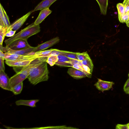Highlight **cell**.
I'll return each mask as SVG.
<instances>
[{
    "label": "cell",
    "instance_id": "6da1fadb",
    "mask_svg": "<svg viewBox=\"0 0 129 129\" xmlns=\"http://www.w3.org/2000/svg\"><path fill=\"white\" fill-rule=\"evenodd\" d=\"M47 63L46 61H43L31 68L27 78L31 84L35 85L48 80L49 72Z\"/></svg>",
    "mask_w": 129,
    "mask_h": 129
},
{
    "label": "cell",
    "instance_id": "7a4b0ae2",
    "mask_svg": "<svg viewBox=\"0 0 129 129\" xmlns=\"http://www.w3.org/2000/svg\"><path fill=\"white\" fill-rule=\"evenodd\" d=\"M40 31V27L39 25H35L34 22L21 30L13 36L6 39L4 42L7 45L19 39L27 40L29 37L37 34Z\"/></svg>",
    "mask_w": 129,
    "mask_h": 129
},
{
    "label": "cell",
    "instance_id": "3957f363",
    "mask_svg": "<svg viewBox=\"0 0 129 129\" xmlns=\"http://www.w3.org/2000/svg\"><path fill=\"white\" fill-rule=\"evenodd\" d=\"M35 47L31 46L27 48L21 50L12 49L6 46L3 47L2 45H0V50L4 53H8L18 55H27L32 54Z\"/></svg>",
    "mask_w": 129,
    "mask_h": 129
},
{
    "label": "cell",
    "instance_id": "277c9868",
    "mask_svg": "<svg viewBox=\"0 0 129 129\" xmlns=\"http://www.w3.org/2000/svg\"><path fill=\"white\" fill-rule=\"evenodd\" d=\"M27 40L23 39L17 40L6 45L8 48L14 50H21L29 47L30 46Z\"/></svg>",
    "mask_w": 129,
    "mask_h": 129
},
{
    "label": "cell",
    "instance_id": "5b68a950",
    "mask_svg": "<svg viewBox=\"0 0 129 129\" xmlns=\"http://www.w3.org/2000/svg\"><path fill=\"white\" fill-rule=\"evenodd\" d=\"M59 41L60 39L58 37L53 38L35 47L33 52L42 51L46 49L57 43Z\"/></svg>",
    "mask_w": 129,
    "mask_h": 129
},
{
    "label": "cell",
    "instance_id": "8992f818",
    "mask_svg": "<svg viewBox=\"0 0 129 129\" xmlns=\"http://www.w3.org/2000/svg\"><path fill=\"white\" fill-rule=\"evenodd\" d=\"M31 12V11L29 12L21 17L17 20L8 28L7 29L6 32L11 30L16 31L18 30L26 21Z\"/></svg>",
    "mask_w": 129,
    "mask_h": 129
},
{
    "label": "cell",
    "instance_id": "52a82bcc",
    "mask_svg": "<svg viewBox=\"0 0 129 129\" xmlns=\"http://www.w3.org/2000/svg\"><path fill=\"white\" fill-rule=\"evenodd\" d=\"M6 56L5 60H13L35 59L38 58L34 54L27 55H18L8 53H5Z\"/></svg>",
    "mask_w": 129,
    "mask_h": 129
},
{
    "label": "cell",
    "instance_id": "ba28073f",
    "mask_svg": "<svg viewBox=\"0 0 129 129\" xmlns=\"http://www.w3.org/2000/svg\"><path fill=\"white\" fill-rule=\"evenodd\" d=\"M114 84V82H113L106 81L98 79V81L94 85L98 90L103 92L112 88V86Z\"/></svg>",
    "mask_w": 129,
    "mask_h": 129
},
{
    "label": "cell",
    "instance_id": "9c48e42d",
    "mask_svg": "<svg viewBox=\"0 0 129 129\" xmlns=\"http://www.w3.org/2000/svg\"><path fill=\"white\" fill-rule=\"evenodd\" d=\"M35 59L13 60H5V63L9 66L19 67L26 66L29 64Z\"/></svg>",
    "mask_w": 129,
    "mask_h": 129
},
{
    "label": "cell",
    "instance_id": "30bf717a",
    "mask_svg": "<svg viewBox=\"0 0 129 129\" xmlns=\"http://www.w3.org/2000/svg\"><path fill=\"white\" fill-rule=\"evenodd\" d=\"M0 86L3 89L10 91V78L4 71H0Z\"/></svg>",
    "mask_w": 129,
    "mask_h": 129
},
{
    "label": "cell",
    "instance_id": "8fae6325",
    "mask_svg": "<svg viewBox=\"0 0 129 129\" xmlns=\"http://www.w3.org/2000/svg\"><path fill=\"white\" fill-rule=\"evenodd\" d=\"M67 73L73 78L77 79L87 77V74L84 72L73 67L69 68Z\"/></svg>",
    "mask_w": 129,
    "mask_h": 129
},
{
    "label": "cell",
    "instance_id": "7c38bea8",
    "mask_svg": "<svg viewBox=\"0 0 129 129\" xmlns=\"http://www.w3.org/2000/svg\"><path fill=\"white\" fill-rule=\"evenodd\" d=\"M49 7L44 8L41 10L38 17L34 22L36 25H39L51 13L52 11Z\"/></svg>",
    "mask_w": 129,
    "mask_h": 129
},
{
    "label": "cell",
    "instance_id": "4fadbf2b",
    "mask_svg": "<svg viewBox=\"0 0 129 129\" xmlns=\"http://www.w3.org/2000/svg\"><path fill=\"white\" fill-rule=\"evenodd\" d=\"M58 61L55 64L59 66L72 67L73 66L68 62L70 61V58L64 55L60 54L57 56Z\"/></svg>",
    "mask_w": 129,
    "mask_h": 129
},
{
    "label": "cell",
    "instance_id": "5bb4252c",
    "mask_svg": "<svg viewBox=\"0 0 129 129\" xmlns=\"http://www.w3.org/2000/svg\"><path fill=\"white\" fill-rule=\"evenodd\" d=\"M57 0H43L36 6L31 11L32 12L38 10H41L44 8L49 7L54 2Z\"/></svg>",
    "mask_w": 129,
    "mask_h": 129
},
{
    "label": "cell",
    "instance_id": "9a60e30c",
    "mask_svg": "<svg viewBox=\"0 0 129 129\" xmlns=\"http://www.w3.org/2000/svg\"><path fill=\"white\" fill-rule=\"evenodd\" d=\"M39 101V100H20L15 102V104L18 106L23 105L34 107H36V103Z\"/></svg>",
    "mask_w": 129,
    "mask_h": 129
},
{
    "label": "cell",
    "instance_id": "2e32d148",
    "mask_svg": "<svg viewBox=\"0 0 129 129\" xmlns=\"http://www.w3.org/2000/svg\"><path fill=\"white\" fill-rule=\"evenodd\" d=\"M96 0L99 6L101 13L104 15H106L108 5V0Z\"/></svg>",
    "mask_w": 129,
    "mask_h": 129
},
{
    "label": "cell",
    "instance_id": "e0dca14e",
    "mask_svg": "<svg viewBox=\"0 0 129 129\" xmlns=\"http://www.w3.org/2000/svg\"><path fill=\"white\" fill-rule=\"evenodd\" d=\"M0 7L2 8L3 12L4 27L7 29L11 25L9 18L1 4H0Z\"/></svg>",
    "mask_w": 129,
    "mask_h": 129
},
{
    "label": "cell",
    "instance_id": "ac0fdd59",
    "mask_svg": "<svg viewBox=\"0 0 129 129\" xmlns=\"http://www.w3.org/2000/svg\"><path fill=\"white\" fill-rule=\"evenodd\" d=\"M23 86V82L16 85L12 88L10 91H12L15 95L20 93L22 90Z\"/></svg>",
    "mask_w": 129,
    "mask_h": 129
},
{
    "label": "cell",
    "instance_id": "d6986e66",
    "mask_svg": "<svg viewBox=\"0 0 129 129\" xmlns=\"http://www.w3.org/2000/svg\"><path fill=\"white\" fill-rule=\"evenodd\" d=\"M53 50V49H51L49 50L35 52L34 54L38 57H48L49 54Z\"/></svg>",
    "mask_w": 129,
    "mask_h": 129
},
{
    "label": "cell",
    "instance_id": "ffe728a7",
    "mask_svg": "<svg viewBox=\"0 0 129 129\" xmlns=\"http://www.w3.org/2000/svg\"><path fill=\"white\" fill-rule=\"evenodd\" d=\"M58 60L57 56L50 55L48 57L46 61L51 66H53Z\"/></svg>",
    "mask_w": 129,
    "mask_h": 129
},
{
    "label": "cell",
    "instance_id": "44dd1931",
    "mask_svg": "<svg viewBox=\"0 0 129 129\" xmlns=\"http://www.w3.org/2000/svg\"><path fill=\"white\" fill-rule=\"evenodd\" d=\"M61 54L64 55L70 59L78 60L77 57V52L63 50V52Z\"/></svg>",
    "mask_w": 129,
    "mask_h": 129
},
{
    "label": "cell",
    "instance_id": "7402d4cb",
    "mask_svg": "<svg viewBox=\"0 0 129 129\" xmlns=\"http://www.w3.org/2000/svg\"><path fill=\"white\" fill-rule=\"evenodd\" d=\"M77 59L80 62L90 57L88 54L86 52L82 53L77 52Z\"/></svg>",
    "mask_w": 129,
    "mask_h": 129
},
{
    "label": "cell",
    "instance_id": "603a6c76",
    "mask_svg": "<svg viewBox=\"0 0 129 129\" xmlns=\"http://www.w3.org/2000/svg\"><path fill=\"white\" fill-rule=\"evenodd\" d=\"M81 62L83 65L88 67L91 70H93V65L90 57L82 61Z\"/></svg>",
    "mask_w": 129,
    "mask_h": 129
},
{
    "label": "cell",
    "instance_id": "cb8c5ba5",
    "mask_svg": "<svg viewBox=\"0 0 129 129\" xmlns=\"http://www.w3.org/2000/svg\"><path fill=\"white\" fill-rule=\"evenodd\" d=\"M7 29L5 27L0 26V45H2L5 36Z\"/></svg>",
    "mask_w": 129,
    "mask_h": 129
},
{
    "label": "cell",
    "instance_id": "d4e9b609",
    "mask_svg": "<svg viewBox=\"0 0 129 129\" xmlns=\"http://www.w3.org/2000/svg\"><path fill=\"white\" fill-rule=\"evenodd\" d=\"M116 7L118 11V18H119L124 14V7L122 3H118L117 4Z\"/></svg>",
    "mask_w": 129,
    "mask_h": 129
},
{
    "label": "cell",
    "instance_id": "484cf974",
    "mask_svg": "<svg viewBox=\"0 0 129 129\" xmlns=\"http://www.w3.org/2000/svg\"><path fill=\"white\" fill-rule=\"evenodd\" d=\"M119 21L122 23H126L129 19L128 13L124 14L123 15L118 18Z\"/></svg>",
    "mask_w": 129,
    "mask_h": 129
},
{
    "label": "cell",
    "instance_id": "4316f807",
    "mask_svg": "<svg viewBox=\"0 0 129 129\" xmlns=\"http://www.w3.org/2000/svg\"><path fill=\"white\" fill-rule=\"evenodd\" d=\"M63 52V50H60L57 49H53L49 54V56H58V55L61 54Z\"/></svg>",
    "mask_w": 129,
    "mask_h": 129
},
{
    "label": "cell",
    "instance_id": "83f0119b",
    "mask_svg": "<svg viewBox=\"0 0 129 129\" xmlns=\"http://www.w3.org/2000/svg\"><path fill=\"white\" fill-rule=\"evenodd\" d=\"M123 88L125 93L128 94L129 92V77L124 84Z\"/></svg>",
    "mask_w": 129,
    "mask_h": 129
},
{
    "label": "cell",
    "instance_id": "f1b7e54d",
    "mask_svg": "<svg viewBox=\"0 0 129 129\" xmlns=\"http://www.w3.org/2000/svg\"><path fill=\"white\" fill-rule=\"evenodd\" d=\"M116 129H129V127L127 124H117L116 126Z\"/></svg>",
    "mask_w": 129,
    "mask_h": 129
},
{
    "label": "cell",
    "instance_id": "f546056e",
    "mask_svg": "<svg viewBox=\"0 0 129 129\" xmlns=\"http://www.w3.org/2000/svg\"><path fill=\"white\" fill-rule=\"evenodd\" d=\"M0 26L4 27L3 13L2 8L0 7Z\"/></svg>",
    "mask_w": 129,
    "mask_h": 129
},
{
    "label": "cell",
    "instance_id": "4dcf8cb0",
    "mask_svg": "<svg viewBox=\"0 0 129 129\" xmlns=\"http://www.w3.org/2000/svg\"><path fill=\"white\" fill-rule=\"evenodd\" d=\"M4 58L0 57V71H5V67L4 63Z\"/></svg>",
    "mask_w": 129,
    "mask_h": 129
},
{
    "label": "cell",
    "instance_id": "1f68e13d",
    "mask_svg": "<svg viewBox=\"0 0 129 129\" xmlns=\"http://www.w3.org/2000/svg\"><path fill=\"white\" fill-rule=\"evenodd\" d=\"M16 32L15 31L11 30L6 32L5 36L7 37H11L15 35Z\"/></svg>",
    "mask_w": 129,
    "mask_h": 129
},
{
    "label": "cell",
    "instance_id": "d6a6232c",
    "mask_svg": "<svg viewBox=\"0 0 129 129\" xmlns=\"http://www.w3.org/2000/svg\"><path fill=\"white\" fill-rule=\"evenodd\" d=\"M72 67L74 68L80 70L83 72L80 67L77 64H74L73 65Z\"/></svg>",
    "mask_w": 129,
    "mask_h": 129
},
{
    "label": "cell",
    "instance_id": "836d02e7",
    "mask_svg": "<svg viewBox=\"0 0 129 129\" xmlns=\"http://www.w3.org/2000/svg\"><path fill=\"white\" fill-rule=\"evenodd\" d=\"M124 7V14L128 13L129 12V5L126 6Z\"/></svg>",
    "mask_w": 129,
    "mask_h": 129
},
{
    "label": "cell",
    "instance_id": "e575fe53",
    "mask_svg": "<svg viewBox=\"0 0 129 129\" xmlns=\"http://www.w3.org/2000/svg\"><path fill=\"white\" fill-rule=\"evenodd\" d=\"M5 53L2 50H0V57L4 58L5 59Z\"/></svg>",
    "mask_w": 129,
    "mask_h": 129
},
{
    "label": "cell",
    "instance_id": "d590c367",
    "mask_svg": "<svg viewBox=\"0 0 129 129\" xmlns=\"http://www.w3.org/2000/svg\"><path fill=\"white\" fill-rule=\"evenodd\" d=\"M126 24L127 26L129 27V20H127L125 23Z\"/></svg>",
    "mask_w": 129,
    "mask_h": 129
},
{
    "label": "cell",
    "instance_id": "8d00e7d4",
    "mask_svg": "<svg viewBox=\"0 0 129 129\" xmlns=\"http://www.w3.org/2000/svg\"><path fill=\"white\" fill-rule=\"evenodd\" d=\"M127 124L128 125V126L129 127V123H127Z\"/></svg>",
    "mask_w": 129,
    "mask_h": 129
},
{
    "label": "cell",
    "instance_id": "74e56055",
    "mask_svg": "<svg viewBox=\"0 0 129 129\" xmlns=\"http://www.w3.org/2000/svg\"><path fill=\"white\" fill-rule=\"evenodd\" d=\"M128 77H129V73L128 74Z\"/></svg>",
    "mask_w": 129,
    "mask_h": 129
},
{
    "label": "cell",
    "instance_id": "f35d334b",
    "mask_svg": "<svg viewBox=\"0 0 129 129\" xmlns=\"http://www.w3.org/2000/svg\"><path fill=\"white\" fill-rule=\"evenodd\" d=\"M128 13V15H129V12Z\"/></svg>",
    "mask_w": 129,
    "mask_h": 129
},
{
    "label": "cell",
    "instance_id": "ab89813d",
    "mask_svg": "<svg viewBox=\"0 0 129 129\" xmlns=\"http://www.w3.org/2000/svg\"><path fill=\"white\" fill-rule=\"evenodd\" d=\"M128 94H129V92H128Z\"/></svg>",
    "mask_w": 129,
    "mask_h": 129
},
{
    "label": "cell",
    "instance_id": "60d3db41",
    "mask_svg": "<svg viewBox=\"0 0 129 129\" xmlns=\"http://www.w3.org/2000/svg\"><path fill=\"white\" fill-rule=\"evenodd\" d=\"M128 4H129V2H128Z\"/></svg>",
    "mask_w": 129,
    "mask_h": 129
}]
</instances>
